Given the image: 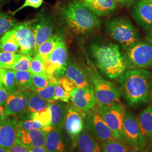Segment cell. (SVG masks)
Wrapping results in <instances>:
<instances>
[{
  "instance_id": "obj_1",
  "label": "cell",
  "mask_w": 152,
  "mask_h": 152,
  "mask_svg": "<svg viewBox=\"0 0 152 152\" xmlns=\"http://www.w3.org/2000/svg\"><path fill=\"white\" fill-rule=\"evenodd\" d=\"M121 95L126 103L136 107L145 103L152 90V73L145 69L126 70L119 80Z\"/></svg>"
},
{
  "instance_id": "obj_2",
  "label": "cell",
  "mask_w": 152,
  "mask_h": 152,
  "mask_svg": "<svg viewBox=\"0 0 152 152\" xmlns=\"http://www.w3.org/2000/svg\"><path fill=\"white\" fill-rule=\"evenodd\" d=\"M63 23L77 35L91 32L100 27V20L80 0H72L60 10Z\"/></svg>"
},
{
  "instance_id": "obj_3",
  "label": "cell",
  "mask_w": 152,
  "mask_h": 152,
  "mask_svg": "<svg viewBox=\"0 0 152 152\" xmlns=\"http://www.w3.org/2000/svg\"><path fill=\"white\" fill-rule=\"evenodd\" d=\"M90 52L96 66L109 79L120 78L127 70L123 55L117 44H92Z\"/></svg>"
},
{
  "instance_id": "obj_4",
  "label": "cell",
  "mask_w": 152,
  "mask_h": 152,
  "mask_svg": "<svg viewBox=\"0 0 152 152\" xmlns=\"http://www.w3.org/2000/svg\"><path fill=\"white\" fill-rule=\"evenodd\" d=\"M105 31L124 51L141 40L137 28L126 16L115 17L108 20L105 23Z\"/></svg>"
},
{
  "instance_id": "obj_5",
  "label": "cell",
  "mask_w": 152,
  "mask_h": 152,
  "mask_svg": "<svg viewBox=\"0 0 152 152\" xmlns=\"http://www.w3.org/2000/svg\"><path fill=\"white\" fill-rule=\"evenodd\" d=\"M86 73L92 85L99 107L108 106L120 101V90L111 82L101 76L90 60L87 61Z\"/></svg>"
},
{
  "instance_id": "obj_6",
  "label": "cell",
  "mask_w": 152,
  "mask_h": 152,
  "mask_svg": "<svg viewBox=\"0 0 152 152\" xmlns=\"http://www.w3.org/2000/svg\"><path fill=\"white\" fill-rule=\"evenodd\" d=\"M123 56L127 70L148 69L152 67V45L139 41L124 51Z\"/></svg>"
},
{
  "instance_id": "obj_7",
  "label": "cell",
  "mask_w": 152,
  "mask_h": 152,
  "mask_svg": "<svg viewBox=\"0 0 152 152\" xmlns=\"http://www.w3.org/2000/svg\"><path fill=\"white\" fill-rule=\"evenodd\" d=\"M47 75L56 79L64 76L68 64V51L63 37L58 42L54 50L44 59Z\"/></svg>"
},
{
  "instance_id": "obj_8",
  "label": "cell",
  "mask_w": 152,
  "mask_h": 152,
  "mask_svg": "<svg viewBox=\"0 0 152 152\" xmlns=\"http://www.w3.org/2000/svg\"><path fill=\"white\" fill-rule=\"evenodd\" d=\"M121 140L130 148L144 149L146 143L141 135L136 115L131 111L126 112L124 120Z\"/></svg>"
},
{
  "instance_id": "obj_9",
  "label": "cell",
  "mask_w": 152,
  "mask_h": 152,
  "mask_svg": "<svg viewBox=\"0 0 152 152\" xmlns=\"http://www.w3.org/2000/svg\"><path fill=\"white\" fill-rule=\"evenodd\" d=\"M99 113L112 131L115 139L121 140L122 129L126 114L124 105L120 102L108 106L99 107Z\"/></svg>"
},
{
  "instance_id": "obj_10",
  "label": "cell",
  "mask_w": 152,
  "mask_h": 152,
  "mask_svg": "<svg viewBox=\"0 0 152 152\" xmlns=\"http://www.w3.org/2000/svg\"><path fill=\"white\" fill-rule=\"evenodd\" d=\"M20 46L21 54L33 57L36 54V41L30 21L18 23L11 29Z\"/></svg>"
},
{
  "instance_id": "obj_11",
  "label": "cell",
  "mask_w": 152,
  "mask_h": 152,
  "mask_svg": "<svg viewBox=\"0 0 152 152\" xmlns=\"http://www.w3.org/2000/svg\"><path fill=\"white\" fill-rule=\"evenodd\" d=\"M84 127L90 131L96 139L101 141L115 139L112 131L107 125L101 115L98 108H92L85 112Z\"/></svg>"
},
{
  "instance_id": "obj_12",
  "label": "cell",
  "mask_w": 152,
  "mask_h": 152,
  "mask_svg": "<svg viewBox=\"0 0 152 152\" xmlns=\"http://www.w3.org/2000/svg\"><path fill=\"white\" fill-rule=\"evenodd\" d=\"M85 116V113L77 108L73 104L69 105L66 108L63 125L75 145H77L78 137L84 129Z\"/></svg>"
},
{
  "instance_id": "obj_13",
  "label": "cell",
  "mask_w": 152,
  "mask_h": 152,
  "mask_svg": "<svg viewBox=\"0 0 152 152\" xmlns=\"http://www.w3.org/2000/svg\"><path fill=\"white\" fill-rule=\"evenodd\" d=\"M33 31L36 41L37 50L53 34L54 20L51 16L39 13L34 19L31 20ZM37 52V51H36Z\"/></svg>"
},
{
  "instance_id": "obj_14",
  "label": "cell",
  "mask_w": 152,
  "mask_h": 152,
  "mask_svg": "<svg viewBox=\"0 0 152 152\" xmlns=\"http://www.w3.org/2000/svg\"><path fill=\"white\" fill-rule=\"evenodd\" d=\"M131 15L142 28H152V2L149 0H136L132 5Z\"/></svg>"
},
{
  "instance_id": "obj_15",
  "label": "cell",
  "mask_w": 152,
  "mask_h": 152,
  "mask_svg": "<svg viewBox=\"0 0 152 152\" xmlns=\"http://www.w3.org/2000/svg\"><path fill=\"white\" fill-rule=\"evenodd\" d=\"M71 100L77 108L85 112L94 108L96 104L92 85L76 88L71 92Z\"/></svg>"
},
{
  "instance_id": "obj_16",
  "label": "cell",
  "mask_w": 152,
  "mask_h": 152,
  "mask_svg": "<svg viewBox=\"0 0 152 152\" xmlns=\"http://www.w3.org/2000/svg\"><path fill=\"white\" fill-rule=\"evenodd\" d=\"M28 98L26 91L10 92L4 108L7 115L19 116L27 113Z\"/></svg>"
},
{
  "instance_id": "obj_17",
  "label": "cell",
  "mask_w": 152,
  "mask_h": 152,
  "mask_svg": "<svg viewBox=\"0 0 152 152\" xmlns=\"http://www.w3.org/2000/svg\"><path fill=\"white\" fill-rule=\"evenodd\" d=\"M17 137V121L6 118L0 121V147L9 150Z\"/></svg>"
},
{
  "instance_id": "obj_18",
  "label": "cell",
  "mask_w": 152,
  "mask_h": 152,
  "mask_svg": "<svg viewBox=\"0 0 152 152\" xmlns=\"http://www.w3.org/2000/svg\"><path fill=\"white\" fill-rule=\"evenodd\" d=\"M46 135L42 130L25 131L17 129L16 139L28 148L45 147Z\"/></svg>"
},
{
  "instance_id": "obj_19",
  "label": "cell",
  "mask_w": 152,
  "mask_h": 152,
  "mask_svg": "<svg viewBox=\"0 0 152 152\" xmlns=\"http://www.w3.org/2000/svg\"><path fill=\"white\" fill-rule=\"evenodd\" d=\"M45 148L48 152H68V147L61 129H53L46 134Z\"/></svg>"
},
{
  "instance_id": "obj_20",
  "label": "cell",
  "mask_w": 152,
  "mask_h": 152,
  "mask_svg": "<svg viewBox=\"0 0 152 152\" xmlns=\"http://www.w3.org/2000/svg\"><path fill=\"white\" fill-rule=\"evenodd\" d=\"M64 75L71 80L77 88L91 85L86 72L83 71L72 61H68Z\"/></svg>"
},
{
  "instance_id": "obj_21",
  "label": "cell",
  "mask_w": 152,
  "mask_h": 152,
  "mask_svg": "<svg viewBox=\"0 0 152 152\" xmlns=\"http://www.w3.org/2000/svg\"><path fill=\"white\" fill-rule=\"evenodd\" d=\"M138 123L141 135L147 144H152V104L143 109L139 115Z\"/></svg>"
},
{
  "instance_id": "obj_22",
  "label": "cell",
  "mask_w": 152,
  "mask_h": 152,
  "mask_svg": "<svg viewBox=\"0 0 152 152\" xmlns=\"http://www.w3.org/2000/svg\"><path fill=\"white\" fill-rule=\"evenodd\" d=\"M77 145L80 152H102L96 138L86 129L83 130L80 134Z\"/></svg>"
},
{
  "instance_id": "obj_23",
  "label": "cell",
  "mask_w": 152,
  "mask_h": 152,
  "mask_svg": "<svg viewBox=\"0 0 152 152\" xmlns=\"http://www.w3.org/2000/svg\"><path fill=\"white\" fill-rule=\"evenodd\" d=\"M49 109L51 117L50 125L53 129H61L65 119V106L63 104L54 102L50 103Z\"/></svg>"
},
{
  "instance_id": "obj_24",
  "label": "cell",
  "mask_w": 152,
  "mask_h": 152,
  "mask_svg": "<svg viewBox=\"0 0 152 152\" xmlns=\"http://www.w3.org/2000/svg\"><path fill=\"white\" fill-rule=\"evenodd\" d=\"M86 7L98 16L108 15L117 9V3L114 0H98Z\"/></svg>"
},
{
  "instance_id": "obj_25",
  "label": "cell",
  "mask_w": 152,
  "mask_h": 152,
  "mask_svg": "<svg viewBox=\"0 0 152 152\" xmlns=\"http://www.w3.org/2000/svg\"><path fill=\"white\" fill-rule=\"evenodd\" d=\"M28 98L27 113L32 114L48 108L50 103L38 96L32 91L26 90Z\"/></svg>"
},
{
  "instance_id": "obj_26",
  "label": "cell",
  "mask_w": 152,
  "mask_h": 152,
  "mask_svg": "<svg viewBox=\"0 0 152 152\" xmlns=\"http://www.w3.org/2000/svg\"><path fill=\"white\" fill-rule=\"evenodd\" d=\"M20 52V46L11 29L6 32L0 38V53Z\"/></svg>"
},
{
  "instance_id": "obj_27",
  "label": "cell",
  "mask_w": 152,
  "mask_h": 152,
  "mask_svg": "<svg viewBox=\"0 0 152 152\" xmlns=\"http://www.w3.org/2000/svg\"><path fill=\"white\" fill-rule=\"evenodd\" d=\"M62 37L60 34H52L44 43L38 46L36 54L39 55L43 59H45L52 53L58 42Z\"/></svg>"
},
{
  "instance_id": "obj_28",
  "label": "cell",
  "mask_w": 152,
  "mask_h": 152,
  "mask_svg": "<svg viewBox=\"0 0 152 152\" xmlns=\"http://www.w3.org/2000/svg\"><path fill=\"white\" fill-rule=\"evenodd\" d=\"M15 81L17 90H30L33 86L32 73L28 71H15Z\"/></svg>"
},
{
  "instance_id": "obj_29",
  "label": "cell",
  "mask_w": 152,
  "mask_h": 152,
  "mask_svg": "<svg viewBox=\"0 0 152 152\" xmlns=\"http://www.w3.org/2000/svg\"><path fill=\"white\" fill-rule=\"evenodd\" d=\"M129 148L124 141L112 139L102 142V152H126Z\"/></svg>"
},
{
  "instance_id": "obj_30",
  "label": "cell",
  "mask_w": 152,
  "mask_h": 152,
  "mask_svg": "<svg viewBox=\"0 0 152 152\" xmlns=\"http://www.w3.org/2000/svg\"><path fill=\"white\" fill-rule=\"evenodd\" d=\"M2 79L3 86L9 92L17 91L15 81V71L11 69L2 68Z\"/></svg>"
},
{
  "instance_id": "obj_31",
  "label": "cell",
  "mask_w": 152,
  "mask_h": 152,
  "mask_svg": "<svg viewBox=\"0 0 152 152\" xmlns=\"http://www.w3.org/2000/svg\"><path fill=\"white\" fill-rule=\"evenodd\" d=\"M21 54L19 53H0V68L11 69L19 60Z\"/></svg>"
},
{
  "instance_id": "obj_32",
  "label": "cell",
  "mask_w": 152,
  "mask_h": 152,
  "mask_svg": "<svg viewBox=\"0 0 152 152\" xmlns=\"http://www.w3.org/2000/svg\"><path fill=\"white\" fill-rule=\"evenodd\" d=\"M58 82L53 83L47 87L43 88H36L32 86L30 91L35 93L38 96L43 99L45 100L48 102L49 103L54 102V96L55 89V86Z\"/></svg>"
},
{
  "instance_id": "obj_33",
  "label": "cell",
  "mask_w": 152,
  "mask_h": 152,
  "mask_svg": "<svg viewBox=\"0 0 152 152\" xmlns=\"http://www.w3.org/2000/svg\"><path fill=\"white\" fill-rule=\"evenodd\" d=\"M29 72L32 74L49 76L46 72L44 59L38 54H36L33 57L29 65Z\"/></svg>"
},
{
  "instance_id": "obj_34",
  "label": "cell",
  "mask_w": 152,
  "mask_h": 152,
  "mask_svg": "<svg viewBox=\"0 0 152 152\" xmlns=\"http://www.w3.org/2000/svg\"><path fill=\"white\" fill-rule=\"evenodd\" d=\"M58 81V80L54 76H44L32 74L33 87L36 88H43Z\"/></svg>"
},
{
  "instance_id": "obj_35",
  "label": "cell",
  "mask_w": 152,
  "mask_h": 152,
  "mask_svg": "<svg viewBox=\"0 0 152 152\" xmlns=\"http://www.w3.org/2000/svg\"><path fill=\"white\" fill-rule=\"evenodd\" d=\"M18 22L12 16L0 12V36L14 27Z\"/></svg>"
},
{
  "instance_id": "obj_36",
  "label": "cell",
  "mask_w": 152,
  "mask_h": 152,
  "mask_svg": "<svg viewBox=\"0 0 152 152\" xmlns=\"http://www.w3.org/2000/svg\"><path fill=\"white\" fill-rule=\"evenodd\" d=\"M44 127V125L40 122L31 118L17 122V129L23 130H42Z\"/></svg>"
},
{
  "instance_id": "obj_37",
  "label": "cell",
  "mask_w": 152,
  "mask_h": 152,
  "mask_svg": "<svg viewBox=\"0 0 152 152\" xmlns=\"http://www.w3.org/2000/svg\"><path fill=\"white\" fill-rule=\"evenodd\" d=\"M29 118L40 122L44 126L51 125V117L49 107L41 111L29 114Z\"/></svg>"
},
{
  "instance_id": "obj_38",
  "label": "cell",
  "mask_w": 152,
  "mask_h": 152,
  "mask_svg": "<svg viewBox=\"0 0 152 152\" xmlns=\"http://www.w3.org/2000/svg\"><path fill=\"white\" fill-rule=\"evenodd\" d=\"M70 99L71 93L66 91L58 81L55 89L54 101L60 100L64 103H68Z\"/></svg>"
},
{
  "instance_id": "obj_39",
  "label": "cell",
  "mask_w": 152,
  "mask_h": 152,
  "mask_svg": "<svg viewBox=\"0 0 152 152\" xmlns=\"http://www.w3.org/2000/svg\"><path fill=\"white\" fill-rule=\"evenodd\" d=\"M33 57L21 54L20 58L11 69L14 71H28L29 72V65Z\"/></svg>"
},
{
  "instance_id": "obj_40",
  "label": "cell",
  "mask_w": 152,
  "mask_h": 152,
  "mask_svg": "<svg viewBox=\"0 0 152 152\" xmlns=\"http://www.w3.org/2000/svg\"><path fill=\"white\" fill-rule=\"evenodd\" d=\"M43 2H44V0H25L24 2L21 6H20L15 11L11 12L10 13L12 15H14L18 12L22 10V9L27 7H31L34 9H38L42 5Z\"/></svg>"
},
{
  "instance_id": "obj_41",
  "label": "cell",
  "mask_w": 152,
  "mask_h": 152,
  "mask_svg": "<svg viewBox=\"0 0 152 152\" xmlns=\"http://www.w3.org/2000/svg\"><path fill=\"white\" fill-rule=\"evenodd\" d=\"M58 82L66 91L70 93L72 91L74 90L75 89H76V88H77L76 85L71 80L67 78L65 75L58 79Z\"/></svg>"
},
{
  "instance_id": "obj_42",
  "label": "cell",
  "mask_w": 152,
  "mask_h": 152,
  "mask_svg": "<svg viewBox=\"0 0 152 152\" xmlns=\"http://www.w3.org/2000/svg\"><path fill=\"white\" fill-rule=\"evenodd\" d=\"M30 148L26 147L16 139L12 147L9 149L10 152H30Z\"/></svg>"
},
{
  "instance_id": "obj_43",
  "label": "cell",
  "mask_w": 152,
  "mask_h": 152,
  "mask_svg": "<svg viewBox=\"0 0 152 152\" xmlns=\"http://www.w3.org/2000/svg\"><path fill=\"white\" fill-rule=\"evenodd\" d=\"M10 94L7 90L4 87H0V105L4 107L8 97Z\"/></svg>"
},
{
  "instance_id": "obj_44",
  "label": "cell",
  "mask_w": 152,
  "mask_h": 152,
  "mask_svg": "<svg viewBox=\"0 0 152 152\" xmlns=\"http://www.w3.org/2000/svg\"><path fill=\"white\" fill-rule=\"evenodd\" d=\"M117 4L124 7H130L136 0H114Z\"/></svg>"
},
{
  "instance_id": "obj_45",
  "label": "cell",
  "mask_w": 152,
  "mask_h": 152,
  "mask_svg": "<svg viewBox=\"0 0 152 152\" xmlns=\"http://www.w3.org/2000/svg\"><path fill=\"white\" fill-rule=\"evenodd\" d=\"M145 40L148 43L152 45V28L147 30L145 35Z\"/></svg>"
},
{
  "instance_id": "obj_46",
  "label": "cell",
  "mask_w": 152,
  "mask_h": 152,
  "mask_svg": "<svg viewBox=\"0 0 152 152\" xmlns=\"http://www.w3.org/2000/svg\"><path fill=\"white\" fill-rule=\"evenodd\" d=\"M30 152H48L45 147L30 148Z\"/></svg>"
},
{
  "instance_id": "obj_47",
  "label": "cell",
  "mask_w": 152,
  "mask_h": 152,
  "mask_svg": "<svg viewBox=\"0 0 152 152\" xmlns=\"http://www.w3.org/2000/svg\"><path fill=\"white\" fill-rule=\"evenodd\" d=\"M7 116L4 107L0 105V121L4 120Z\"/></svg>"
},
{
  "instance_id": "obj_48",
  "label": "cell",
  "mask_w": 152,
  "mask_h": 152,
  "mask_svg": "<svg viewBox=\"0 0 152 152\" xmlns=\"http://www.w3.org/2000/svg\"><path fill=\"white\" fill-rule=\"evenodd\" d=\"M80 1L85 5L87 6L92 4L93 3L98 1V0H80Z\"/></svg>"
},
{
  "instance_id": "obj_49",
  "label": "cell",
  "mask_w": 152,
  "mask_h": 152,
  "mask_svg": "<svg viewBox=\"0 0 152 152\" xmlns=\"http://www.w3.org/2000/svg\"><path fill=\"white\" fill-rule=\"evenodd\" d=\"M126 152H147L144 149H134V148H129Z\"/></svg>"
},
{
  "instance_id": "obj_50",
  "label": "cell",
  "mask_w": 152,
  "mask_h": 152,
  "mask_svg": "<svg viewBox=\"0 0 152 152\" xmlns=\"http://www.w3.org/2000/svg\"><path fill=\"white\" fill-rule=\"evenodd\" d=\"M4 87L2 79V68H0V87Z\"/></svg>"
},
{
  "instance_id": "obj_51",
  "label": "cell",
  "mask_w": 152,
  "mask_h": 152,
  "mask_svg": "<svg viewBox=\"0 0 152 152\" xmlns=\"http://www.w3.org/2000/svg\"><path fill=\"white\" fill-rule=\"evenodd\" d=\"M0 152H10L9 150H7L2 147H0Z\"/></svg>"
},
{
  "instance_id": "obj_52",
  "label": "cell",
  "mask_w": 152,
  "mask_h": 152,
  "mask_svg": "<svg viewBox=\"0 0 152 152\" xmlns=\"http://www.w3.org/2000/svg\"><path fill=\"white\" fill-rule=\"evenodd\" d=\"M149 98H151V102H152V92H151V95H150V97Z\"/></svg>"
},
{
  "instance_id": "obj_53",
  "label": "cell",
  "mask_w": 152,
  "mask_h": 152,
  "mask_svg": "<svg viewBox=\"0 0 152 152\" xmlns=\"http://www.w3.org/2000/svg\"><path fill=\"white\" fill-rule=\"evenodd\" d=\"M149 1H152V0H149Z\"/></svg>"
}]
</instances>
